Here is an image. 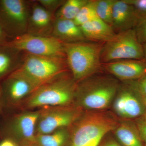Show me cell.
Instances as JSON below:
<instances>
[{
  "instance_id": "6da1fadb",
  "label": "cell",
  "mask_w": 146,
  "mask_h": 146,
  "mask_svg": "<svg viewBox=\"0 0 146 146\" xmlns=\"http://www.w3.org/2000/svg\"><path fill=\"white\" fill-rule=\"evenodd\" d=\"M12 73L26 79L37 88L63 75L68 67L65 56L24 55Z\"/></svg>"
},
{
  "instance_id": "7a4b0ae2",
  "label": "cell",
  "mask_w": 146,
  "mask_h": 146,
  "mask_svg": "<svg viewBox=\"0 0 146 146\" xmlns=\"http://www.w3.org/2000/svg\"><path fill=\"white\" fill-rule=\"evenodd\" d=\"M103 46L98 42L85 41L63 43L67 64L75 81H82L99 70Z\"/></svg>"
},
{
  "instance_id": "3957f363",
  "label": "cell",
  "mask_w": 146,
  "mask_h": 146,
  "mask_svg": "<svg viewBox=\"0 0 146 146\" xmlns=\"http://www.w3.org/2000/svg\"><path fill=\"white\" fill-rule=\"evenodd\" d=\"M77 85L75 98L81 108L99 111L107 108L115 99L118 88L116 80L106 77L88 78Z\"/></svg>"
},
{
  "instance_id": "277c9868",
  "label": "cell",
  "mask_w": 146,
  "mask_h": 146,
  "mask_svg": "<svg viewBox=\"0 0 146 146\" xmlns=\"http://www.w3.org/2000/svg\"><path fill=\"white\" fill-rule=\"evenodd\" d=\"M69 146H98L118 122L107 112H89L76 121Z\"/></svg>"
},
{
  "instance_id": "5b68a950",
  "label": "cell",
  "mask_w": 146,
  "mask_h": 146,
  "mask_svg": "<svg viewBox=\"0 0 146 146\" xmlns=\"http://www.w3.org/2000/svg\"><path fill=\"white\" fill-rule=\"evenodd\" d=\"M77 85L74 78L64 75L43 84L29 95L27 108L69 105L75 98Z\"/></svg>"
},
{
  "instance_id": "8992f818",
  "label": "cell",
  "mask_w": 146,
  "mask_h": 146,
  "mask_svg": "<svg viewBox=\"0 0 146 146\" xmlns=\"http://www.w3.org/2000/svg\"><path fill=\"white\" fill-rule=\"evenodd\" d=\"M143 58V45L138 41L134 29L117 33L111 40L104 43L101 52V62L106 63Z\"/></svg>"
},
{
  "instance_id": "52a82bcc",
  "label": "cell",
  "mask_w": 146,
  "mask_h": 146,
  "mask_svg": "<svg viewBox=\"0 0 146 146\" xmlns=\"http://www.w3.org/2000/svg\"><path fill=\"white\" fill-rule=\"evenodd\" d=\"M24 0L0 1V25L13 39L27 32L31 4Z\"/></svg>"
},
{
  "instance_id": "ba28073f",
  "label": "cell",
  "mask_w": 146,
  "mask_h": 146,
  "mask_svg": "<svg viewBox=\"0 0 146 146\" xmlns=\"http://www.w3.org/2000/svg\"><path fill=\"white\" fill-rule=\"evenodd\" d=\"M3 46L36 55L65 56L63 42L52 36H38L27 33L8 41Z\"/></svg>"
},
{
  "instance_id": "9c48e42d",
  "label": "cell",
  "mask_w": 146,
  "mask_h": 146,
  "mask_svg": "<svg viewBox=\"0 0 146 146\" xmlns=\"http://www.w3.org/2000/svg\"><path fill=\"white\" fill-rule=\"evenodd\" d=\"M40 111L36 135L48 134L66 128L81 117L80 108L67 106L44 108Z\"/></svg>"
},
{
  "instance_id": "30bf717a",
  "label": "cell",
  "mask_w": 146,
  "mask_h": 146,
  "mask_svg": "<svg viewBox=\"0 0 146 146\" xmlns=\"http://www.w3.org/2000/svg\"><path fill=\"white\" fill-rule=\"evenodd\" d=\"M116 95L113 109L116 114L127 120L144 116L145 110L143 97L133 87L130 81Z\"/></svg>"
},
{
  "instance_id": "8fae6325",
  "label": "cell",
  "mask_w": 146,
  "mask_h": 146,
  "mask_svg": "<svg viewBox=\"0 0 146 146\" xmlns=\"http://www.w3.org/2000/svg\"><path fill=\"white\" fill-rule=\"evenodd\" d=\"M31 4L27 33L36 36H52L55 18L36 1Z\"/></svg>"
},
{
  "instance_id": "7c38bea8",
  "label": "cell",
  "mask_w": 146,
  "mask_h": 146,
  "mask_svg": "<svg viewBox=\"0 0 146 146\" xmlns=\"http://www.w3.org/2000/svg\"><path fill=\"white\" fill-rule=\"evenodd\" d=\"M106 69L110 74L126 81L137 80L146 75V59H126L106 63Z\"/></svg>"
},
{
  "instance_id": "4fadbf2b",
  "label": "cell",
  "mask_w": 146,
  "mask_h": 146,
  "mask_svg": "<svg viewBox=\"0 0 146 146\" xmlns=\"http://www.w3.org/2000/svg\"><path fill=\"white\" fill-rule=\"evenodd\" d=\"M138 22L133 6L125 0H115L111 27L116 33L134 29Z\"/></svg>"
},
{
  "instance_id": "5bb4252c",
  "label": "cell",
  "mask_w": 146,
  "mask_h": 146,
  "mask_svg": "<svg viewBox=\"0 0 146 146\" xmlns=\"http://www.w3.org/2000/svg\"><path fill=\"white\" fill-rule=\"evenodd\" d=\"M40 111L26 112L17 116L12 125L13 133L29 145H33Z\"/></svg>"
},
{
  "instance_id": "9a60e30c",
  "label": "cell",
  "mask_w": 146,
  "mask_h": 146,
  "mask_svg": "<svg viewBox=\"0 0 146 146\" xmlns=\"http://www.w3.org/2000/svg\"><path fill=\"white\" fill-rule=\"evenodd\" d=\"M52 36L64 43L84 42L86 40L80 27L73 20L55 19Z\"/></svg>"
},
{
  "instance_id": "2e32d148",
  "label": "cell",
  "mask_w": 146,
  "mask_h": 146,
  "mask_svg": "<svg viewBox=\"0 0 146 146\" xmlns=\"http://www.w3.org/2000/svg\"><path fill=\"white\" fill-rule=\"evenodd\" d=\"M86 40L104 43L111 40L117 33L112 27L102 21L96 18L80 26Z\"/></svg>"
},
{
  "instance_id": "e0dca14e",
  "label": "cell",
  "mask_w": 146,
  "mask_h": 146,
  "mask_svg": "<svg viewBox=\"0 0 146 146\" xmlns=\"http://www.w3.org/2000/svg\"><path fill=\"white\" fill-rule=\"evenodd\" d=\"M26 79L11 73L4 83V89L10 99L18 101L29 96L37 89Z\"/></svg>"
},
{
  "instance_id": "ac0fdd59",
  "label": "cell",
  "mask_w": 146,
  "mask_h": 146,
  "mask_svg": "<svg viewBox=\"0 0 146 146\" xmlns=\"http://www.w3.org/2000/svg\"><path fill=\"white\" fill-rule=\"evenodd\" d=\"M115 133L121 146H144L135 122L126 120L118 123Z\"/></svg>"
},
{
  "instance_id": "d6986e66",
  "label": "cell",
  "mask_w": 146,
  "mask_h": 146,
  "mask_svg": "<svg viewBox=\"0 0 146 146\" xmlns=\"http://www.w3.org/2000/svg\"><path fill=\"white\" fill-rule=\"evenodd\" d=\"M71 136L66 128L60 129L50 133L36 135L34 146H69Z\"/></svg>"
},
{
  "instance_id": "ffe728a7",
  "label": "cell",
  "mask_w": 146,
  "mask_h": 146,
  "mask_svg": "<svg viewBox=\"0 0 146 146\" xmlns=\"http://www.w3.org/2000/svg\"><path fill=\"white\" fill-rule=\"evenodd\" d=\"M20 52L5 46L0 47V78L21 64L19 63Z\"/></svg>"
},
{
  "instance_id": "44dd1931",
  "label": "cell",
  "mask_w": 146,
  "mask_h": 146,
  "mask_svg": "<svg viewBox=\"0 0 146 146\" xmlns=\"http://www.w3.org/2000/svg\"><path fill=\"white\" fill-rule=\"evenodd\" d=\"M89 0H68L65 1L55 13V19L73 20L76 17L81 8Z\"/></svg>"
},
{
  "instance_id": "7402d4cb",
  "label": "cell",
  "mask_w": 146,
  "mask_h": 146,
  "mask_svg": "<svg viewBox=\"0 0 146 146\" xmlns=\"http://www.w3.org/2000/svg\"><path fill=\"white\" fill-rule=\"evenodd\" d=\"M97 18H99L96 11V0H89L80 11L74 21L77 25L80 27Z\"/></svg>"
},
{
  "instance_id": "603a6c76",
  "label": "cell",
  "mask_w": 146,
  "mask_h": 146,
  "mask_svg": "<svg viewBox=\"0 0 146 146\" xmlns=\"http://www.w3.org/2000/svg\"><path fill=\"white\" fill-rule=\"evenodd\" d=\"M115 0H96V8L100 19L111 27L112 10Z\"/></svg>"
},
{
  "instance_id": "cb8c5ba5",
  "label": "cell",
  "mask_w": 146,
  "mask_h": 146,
  "mask_svg": "<svg viewBox=\"0 0 146 146\" xmlns=\"http://www.w3.org/2000/svg\"><path fill=\"white\" fill-rule=\"evenodd\" d=\"M125 1L133 6L138 22L141 20L146 19V0Z\"/></svg>"
},
{
  "instance_id": "d4e9b609",
  "label": "cell",
  "mask_w": 146,
  "mask_h": 146,
  "mask_svg": "<svg viewBox=\"0 0 146 146\" xmlns=\"http://www.w3.org/2000/svg\"><path fill=\"white\" fill-rule=\"evenodd\" d=\"M36 1L46 10L54 14L65 2V1L63 0H38Z\"/></svg>"
},
{
  "instance_id": "484cf974",
  "label": "cell",
  "mask_w": 146,
  "mask_h": 146,
  "mask_svg": "<svg viewBox=\"0 0 146 146\" xmlns=\"http://www.w3.org/2000/svg\"><path fill=\"white\" fill-rule=\"evenodd\" d=\"M138 41L142 44L146 43V19L141 20L134 28Z\"/></svg>"
},
{
  "instance_id": "4316f807",
  "label": "cell",
  "mask_w": 146,
  "mask_h": 146,
  "mask_svg": "<svg viewBox=\"0 0 146 146\" xmlns=\"http://www.w3.org/2000/svg\"><path fill=\"white\" fill-rule=\"evenodd\" d=\"M137 127L144 146H146V117L143 116L135 119Z\"/></svg>"
},
{
  "instance_id": "83f0119b",
  "label": "cell",
  "mask_w": 146,
  "mask_h": 146,
  "mask_svg": "<svg viewBox=\"0 0 146 146\" xmlns=\"http://www.w3.org/2000/svg\"><path fill=\"white\" fill-rule=\"evenodd\" d=\"M143 97H146V75L137 80L129 81Z\"/></svg>"
},
{
  "instance_id": "f1b7e54d",
  "label": "cell",
  "mask_w": 146,
  "mask_h": 146,
  "mask_svg": "<svg viewBox=\"0 0 146 146\" xmlns=\"http://www.w3.org/2000/svg\"><path fill=\"white\" fill-rule=\"evenodd\" d=\"M8 36L0 25V47L4 46L8 42Z\"/></svg>"
},
{
  "instance_id": "f546056e",
  "label": "cell",
  "mask_w": 146,
  "mask_h": 146,
  "mask_svg": "<svg viewBox=\"0 0 146 146\" xmlns=\"http://www.w3.org/2000/svg\"><path fill=\"white\" fill-rule=\"evenodd\" d=\"M101 146H121L118 142L113 139H110L106 141Z\"/></svg>"
},
{
  "instance_id": "4dcf8cb0",
  "label": "cell",
  "mask_w": 146,
  "mask_h": 146,
  "mask_svg": "<svg viewBox=\"0 0 146 146\" xmlns=\"http://www.w3.org/2000/svg\"><path fill=\"white\" fill-rule=\"evenodd\" d=\"M0 146H17L16 143L10 139H6L0 144Z\"/></svg>"
},
{
  "instance_id": "1f68e13d",
  "label": "cell",
  "mask_w": 146,
  "mask_h": 146,
  "mask_svg": "<svg viewBox=\"0 0 146 146\" xmlns=\"http://www.w3.org/2000/svg\"><path fill=\"white\" fill-rule=\"evenodd\" d=\"M143 49L144 58L145 59H146V43L143 44Z\"/></svg>"
},
{
  "instance_id": "d6a6232c",
  "label": "cell",
  "mask_w": 146,
  "mask_h": 146,
  "mask_svg": "<svg viewBox=\"0 0 146 146\" xmlns=\"http://www.w3.org/2000/svg\"><path fill=\"white\" fill-rule=\"evenodd\" d=\"M143 99L145 110V115L144 116H145L146 117V97H143Z\"/></svg>"
},
{
  "instance_id": "836d02e7",
  "label": "cell",
  "mask_w": 146,
  "mask_h": 146,
  "mask_svg": "<svg viewBox=\"0 0 146 146\" xmlns=\"http://www.w3.org/2000/svg\"><path fill=\"white\" fill-rule=\"evenodd\" d=\"M2 93V89H1V87H0V97H1V94Z\"/></svg>"
}]
</instances>
